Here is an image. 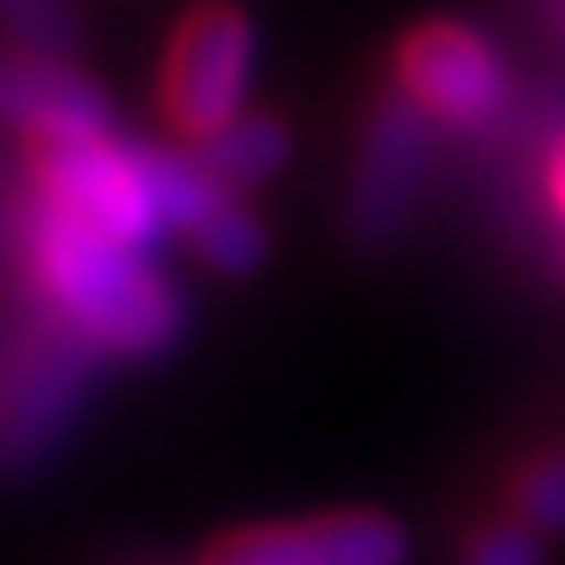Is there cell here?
Segmentation results:
<instances>
[{
	"mask_svg": "<svg viewBox=\"0 0 565 565\" xmlns=\"http://www.w3.org/2000/svg\"><path fill=\"white\" fill-rule=\"evenodd\" d=\"M550 203H555V214L565 220V143L555 149V160H550Z\"/></svg>",
	"mask_w": 565,
	"mask_h": 565,
	"instance_id": "14",
	"label": "cell"
},
{
	"mask_svg": "<svg viewBox=\"0 0 565 565\" xmlns=\"http://www.w3.org/2000/svg\"><path fill=\"white\" fill-rule=\"evenodd\" d=\"M550 28L565 39V0H550Z\"/></svg>",
	"mask_w": 565,
	"mask_h": 565,
	"instance_id": "15",
	"label": "cell"
},
{
	"mask_svg": "<svg viewBox=\"0 0 565 565\" xmlns=\"http://www.w3.org/2000/svg\"><path fill=\"white\" fill-rule=\"evenodd\" d=\"M22 253L50 324L77 335L94 358L105 352L138 363L160 358L182 335V297L143 258V247L33 203Z\"/></svg>",
	"mask_w": 565,
	"mask_h": 565,
	"instance_id": "1",
	"label": "cell"
},
{
	"mask_svg": "<svg viewBox=\"0 0 565 565\" xmlns=\"http://www.w3.org/2000/svg\"><path fill=\"white\" fill-rule=\"evenodd\" d=\"M516 522H527L533 533H565V445L539 456L522 478H516Z\"/></svg>",
	"mask_w": 565,
	"mask_h": 565,
	"instance_id": "12",
	"label": "cell"
},
{
	"mask_svg": "<svg viewBox=\"0 0 565 565\" xmlns=\"http://www.w3.org/2000/svg\"><path fill=\"white\" fill-rule=\"evenodd\" d=\"M28 171H33V192L44 209L83 220L116 242L149 247L171 231L166 198L154 182V149L121 143L110 127L28 143Z\"/></svg>",
	"mask_w": 565,
	"mask_h": 565,
	"instance_id": "2",
	"label": "cell"
},
{
	"mask_svg": "<svg viewBox=\"0 0 565 565\" xmlns=\"http://www.w3.org/2000/svg\"><path fill=\"white\" fill-rule=\"evenodd\" d=\"M0 28L39 55H61L77 44V11L72 0H0Z\"/></svg>",
	"mask_w": 565,
	"mask_h": 565,
	"instance_id": "11",
	"label": "cell"
},
{
	"mask_svg": "<svg viewBox=\"0 0 565 565\" xmlns=\"http://www.w3.org/2000/svg\"><path fill=\"white\" fill-rule=\"evenodd\" d=\"M88 358L94 352L61 324L22 330L0 352V461L6 467L39 456L66 428L88 384Z\"/></svg>",
	"mask_w": 565,
	"mask_h": 565,
	"instance_id": "6",
	"label": "cell"
},
{
	"mask_svg": "<svg viewBox=\"0 0 565 565\" xmlns=\"http://www.w3.org/2000/svg\"><path fill=\"white\" fill-rule=\"evenodd\" d=\"M412 539L379 511H330L308 522L242 527L220 539L203 565H406Z\"/></svg>",
	"mask_w": 565,
	"mask_h": 565,
	"instance_id": "7",
	"label": "cell"
},
{
	"mask_svg": "<svg viewBox=\"0 0 565 565\" xmlns=\"http://www.w3.org/2000/svg\"><path fill=\"white\" fill-rule=\"evenodd\" d=\"M192 154H198V166H203L220 188L242 192V188L269 182V177L291 160V132H286V121H275V116L242 110L231 127H220L214 138L192 143Z\"/></svg>",
	"mask_w": 565,
	"mask_h": 565,
	"instance_id": "9",
	"label": "cell"
},
{
	"mask_svg": "<svg viewBox=\"0 0 565 565\" xmlns=\"http://www.w3.org/2000/svg\"><path fill=\"white\" fill-rule=\"evenodd\" d=\"M188 242L214 275H253V269L264 264V253H269L258 214H253L236 192H225V198L192 225Z\"/></svg>",
	"mask_w": 565,
	"mask_h": 565,
	"instance_id": "10",
	"label": "cell"
},
{
	"mask_svg": "<svg viewBox=\"0 0 565 565\" xmlns=\"http://www.w3.org/2000/svg\"><path fill=\"white\" fill-rule=\"evenodd\" d=\"M461 565H544V550L527 522H500L461 550Z\"/></svg>",
	"mask_w": 565,
	"mask_h": 565,
	"instance_id": "13",
	"label": "cell"
},
{
	"mask_svg": "<svg viewBox=\"0 0 565 565\" xmlns=\"http://www.w3.org/2000/svg\"><path fill=\"white\" fill-rule=\"evenodd\" d=\"M0 127L22 132L28 143L105 132L110 99L94 77H83L61 55L11 50V55H0Z\"/></svg>",
	"mask_w": 565,
	"mask_h": 565,
	"instance_id": "8",
	"label": "cell"
},
{
	"mask_svg": "<svg viewBox=\"0 0 565 565\" xmlns=\"http://www.w3.org/2000/svg\"><path fill=\"white\" fill-rule=\"evenodd\" d=\"M401 94L450 132H483L511 105L505 55L467 22H423L395 50Z\"/></svg>",
	"mask_w": 565,
	"mask_h": 565,
	"instance_id": "4",
	"label": "cell"
},
{
	"mask_svg": "<svg viewBox=\"0 0 565 565\" xmlns=\"http://www.w3.org/2000/svg\"><path fill=\"white\" fill-rule=\"evenodd\" d=\"M434 160V121L395 88L384 94L358 138V160L347 177V236L358 247H390L406 231V214L428 182Z\"/></svg>",
	"mask_w": 565,
	"mask_h": 565,
	"instance_id": "5",
	"label": "cell"
},
{
	"mask_svg": "<svg viewBox=\"0 0 565 565\" xmlns=\"http://www.w3.org/2000/svg\"><path fill=\"white\" fill-rule=\"evenodd\" d=\"M258 39L236 6H198L177 22L160 66V110L182 143H203L247 110Z\"/></svg>",
	"mask_w": 565,
	"mask_h": 565,
	"instance_id": "3",
	"label": "cell"
}]
</instances>
